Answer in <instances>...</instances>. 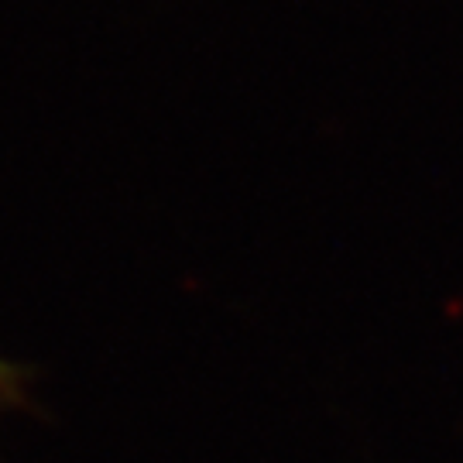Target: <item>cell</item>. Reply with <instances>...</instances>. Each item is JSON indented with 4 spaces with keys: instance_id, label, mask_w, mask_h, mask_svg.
<instances>
[{
    "instance_id": "cell-1",
    "label": "cell",
    "mask_w": 463,
    "mask_h": 463,
    "mask_svg": "<svg viewBox=\"0 0 463 463\" xmlns=\"http://www.w3.org/2000/svg\"><path fill=\"white\" fill-rule=\"evenodd\" d=\"M32 405V371L0 357V412H21Z\"/></svg>"
}]
</instances>
